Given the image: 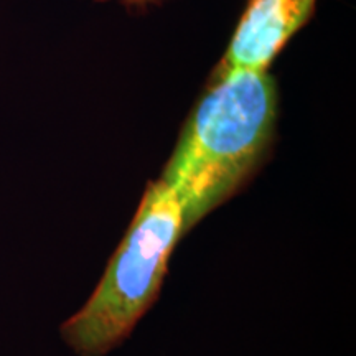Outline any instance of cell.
<instances>
[{"mask_svg":"<svg viewBox=\"0 0 356 356\" xmlns=\"http://www.w3.org/2000/svg\"><path fill=\"white\" fill-rule=\"evenodd\" d=\"M277 92L267 70L215 73L160 180L173 191L185 233L251 177L273 139Z\"/></svg>","mask_w":356,"mask_h":356,"instance_id":"1","label":"cell"},{"mask_svg":"<svg viewBox=\"0 0 356 356\" xmlns=\"http://www.w3.org/2000/svg\"><path fill=\"white\" fill-rule=\"evenodd\" d=\"M184 234L177 197L152 181L95 292L61 325L65 343L79 356H104L121 345L154 304Z\"/></svg>","mask_w":356,"mask_h":356,"instance_id":"2","label":"cell"},{"mask_svg":"<svg viewBox=\"0 0 356 356\" xmlns=\"http://www.w3.org/2000/svg\"><path fill=\"white\" fill-rule=\"evenodd\" d=\"M315 0H249L216 73L267 70L310 17Z\"/></svg>","mask_w":356,"mask_h":356,"instance_id":"3","label":"cell"},{"mask_svg":"<svg viewBox=\"0 0 356 356\" xmlns=\"http://www.w3.org/2000/svg\"><path fill=\"white\" fill-rule=\"evenodd\" d=\"M101 2H102V0H101ZM124 2H127V3H136V6H142V3L154 2V0H124Z\"/></svg>","mask_w":356,"mask_h":356,"instance_id":"4","label":"cell"}]
</instances>
